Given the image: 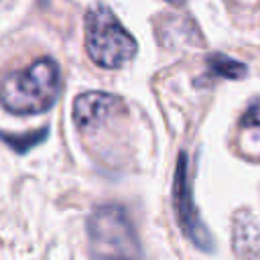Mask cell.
I'll list each match as a JSON object with an SVG mask.
<instances>
[{"mask_svg":"<svg viewBox=\"0 0 260 260\" xmlns=\"http://www.w3.org/2000/svg\"><path fill=\"white\" fill-rule=\"evenodd\" d=\"M61 85V73L53 59H37L26 69L6 73L0 79V104L12 114H41L49 110Z\"/></svg>","mask_w":260,"mask_h":260,"instance_id":"1","label":"cell"},{"mask_svg":"<svg viewBox=\"0 0 260 260\" xmlns=\"http://www.w3.org/2000/svg\"><path fill=\"white\" fill-rule=\"evenodd\" d=\"M89 252L95 260H142L138 234L120 205H102L87 219Z\"/></svg>","mask_w":260,"mask_h":260,"instance_id":"2","label":"cell"},{"mask_svg":"<svg viewBox=\"0 0 260 260\" xmlns=\"http://www.w3.org/2000/svg\"><path fill=\"white\" fill-rule=\"evenodd\" d=\"M134 37L120 24L106 4H93L85 12V51L104 69H118L136 55Z\"/></svg>","mask_w":260,"mask_h":260,"instance_id":"3","label":"cell"},{"mask_svg":"<svg viewBox=\"0 0 260 260\" xmlns=\"http://www.w3.org/2000/svg\"><path fill=\"white\" fill-rule=\"evenodd\" d=\"M173 201H175L177 221H179L181 230L185 232V236L195 246H199L201 250H211L213 248L211 236L205 230V225L201 223L197 209L193 205L191 187H189V179H187V156L183 152L177 158V171H175V183H173Z\"/></svg>","mask_w":260,"mask_h":260,"instance_id":"4","label":"cell"},{"mask_svg":"<svg viewBox=\"0 0 260 260\" xmlns=\"http://www.w3.org/2000/svg\"><path fill=\"white\" fill-rule=\"evenodd\" d=\"M124 102L106 91H85L73 102V122L81 132H93L124 114Z\"/></svg>","mask_w":260,"mask_h":260,"instance_id":"5","label":"cell"},{"mask_svg":"<svg viewBox=\"0 0 260 260\" xmlns=\"http://www.w3.org/2000/svg\"><path fill=\"white\" fill-rule=\"evenodd\" d=\"M232 244L240 258L252 260L260 256V225L248 209H240L232 219Z\"/></svg>","mask_w":260,"mask_h":260,"instance_id":"6","label":"cell"},{"mask_svg":"<svg viewBox=\"0 0 260 260\" xmlns=\"http://www.w3.org/2000/svg\"><path fill=\"white\" fill-rule=\"evenodd\" d=\"M207 73L213 77H228V79H240L246 75V65L238 63L232 57L225 55H209L207 57Z\"/></svg>","mask_w":260,"mask_h":260,"instance_id":"7","label":"cell"},{"mask_svg":"<svg viewBox=\"0 0 260 260\" xmlns=\"http://www.w3.org/2000/svg\"><path fill=\"white\" fill-rule=\"evenodd\" d=\"M47 136V128L43 130H37V132H28V134H22V136H12V134H0V138L10 144L16 152H26L28 148H32L35 144H39L43 138Z\"/></svg>","mask_w":260,"mask_h":260,"instance_id":"8","label":"cell"},{"mask_svg":"<svg viewBox=\"0 0 260 260\" xmlns=\"http://www.w3.org/2000/svg\"><path fill=\"white\" fill-rule=\"evenodd\" d=\"M242 126L244 128H260V102L252 104L246 110V114L242 118Z\"/></svg>","mask_w":260,"mask_h":260,"instance_id":"9","label":"cell"},{"mask_svg":"<svg viewBox=\"0 0 260 260\" xmlns=\"http://www.w3.org/2000/svg\"><path fill=\"white\" fill-rule=\"evenodd\" d=\"M236 10H256L260 8V0H225Z\"/></svg>","mask_w":260,"mask_h":260,"instance_id":"10","label":"cell"},{"mask_svg":"<svg viewBox=\"0 0 260 260\" xmlns=\"http://www.w3.org/2000/svg\"><path fill=\"white\" fill-rule=\"evenodd\" d=\"M167 2H171V4H183V2H187V0H167Z\"/></svg>","mask_w":260,"mask_h":260,"instance_id":"11","label":"cell"}]
</instances>
